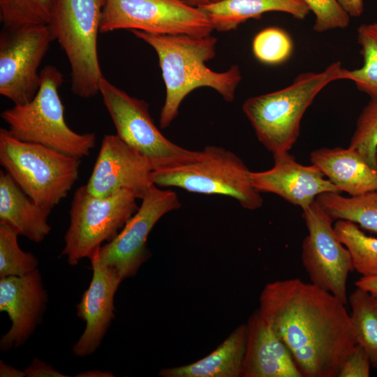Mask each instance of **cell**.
I'll list each match as a JSON object with an SVG mask.
<instances>
[{
    "label": "cell",
    "mask_w": 377,
    "mask_h": 377,
    "mask_svg": "<svg viewBox=\"0 0 377 377\" xmlns=\"http://www.w3.org/2000/svg\"><path fill=\"white\" fill-rule=\"evenodd\" d=\"M258 310L289 350L302 377H337L357 343L346 304L298 278L267 283Z\"/></svg>",
    "instance_id": "cell-1"
},
{
    "label": "cell",
    "mask_w": 377,
    "mask_h": 377,
    "mask_svg": "<svg viewBox=\"0 0 377 377\" xmlns=\"http://www.w3.org/2000/svg\"><path fill=\"white\" fill-rule=\"evenodd\" d=\"M131 31L150 45L158 56L165 87V101L159 116L161 128L172 124L182 101L198 88H212L227 102L235 99L242 79L239 67L232 65L225 71L216 72L206 65L216 55V38L212 35L198 37Z\"/></svg>",
    "instance_id": "cell-2"
},
{
    "label": "cell",
    "mask_w": 377,
    "mask_h": 377,
    "mask_svg": "<svg viewBox=\"0 0 377 377\" xmlns=\"http://www.w3.org/2000/svg\"><path fill=\"white\" fill-rule=\"evenodd\" d=\"M343 69L334 61L320 72L298 75L284 88L246 99L242 111L260 142L272 154L289 151L305 112L327 85L343 79Z\"/></svg>",
    "instance_id": "cell-3"
},
{
    "label": "cell",
    "mask_w": 377,
    "mask_h": 377,
    "mask_svg": "<svg viewBox=\"0 0 377 377\" xmlns=\"http://www.w3.org/2000/svg\"><path fill=\"white\" fill-rule=\"evenodd\" d=\"M39 89L29 102L3 110L1 117L18 140L36 143L82 159L96 146L94 133H80L66 124L59 89L64 76L52 65L40 71Z\"/></svg>",
    "instance_id": "cell-4"
},
{
    "label": "cell",
    "mask_w": 377,
    "mask_h": 377,
    "mask_svg": "<svg viewBox=\"0 0 377 377\" xmlns=\"http://www.w3.org/2000/svg\"><path fill=\"white\" fill-rule=\"evenodd\" d=\"M81 159L17 139L0 128V164L38 205L52 209L77 181Z\"/></svg>",
    "instance_id": "cell-5"
},
{
    "label": "cell",
    "mask_w": 377,
    "mask_h": 377,
    "mask_svg": "<svg viewBox=\"0 0 377 377\" xmlns=\"http://www.w3.org/2000/svg\"><path fill=\"white\" fill-rule=\"evenodd\" d=\"M251 172L232 151L209 145L198 151L191 161L154 170L153 182L158 187L228 196L243 208L256 210L263 206V199L252 184Z\"/></svg>",
    "instance_id": "cell-6"
},
{
    "label": "cell",
    "mask_w": 377,
    "mask_h": 377,
    "mask_svg": "<svg viewBox=\"0 0 377 377\" xmlns=\"http://www.w3.org/2000/svg\"><path fill=\"white\" fill-rule=\"evenodd\" d=\"M103 0H56L48 24L71 68V91L89 98L99 93L104 77L97 40Z\"/></svg>",
    "instance_id": "cell-7"
},
{
    "label": "cell",
    "mask_w": 377,
    "mask_h": 377,
    "mask_svg": "<svg viewBox=\"0 0 377 377\" xmlns=\"http://www.w3.org/2000/svg\"><path fill=\"white\" fill-rule=\"evenodd\" d=\"M137 199L128 189L98 197L89 193L85 185L77 188L61 251L68 263L76 265L82 259L90 258L104 242L114 239L138 210Z\"/></svg>",
    "instance_id": "cell-8"
},
{
    "label": "cell",
    "mask_w": 377,
    "mask_h": 377,
    "mask_svg": "<svg viewBox=\"0 0 377 377\" xmlns=\"http://www.w3.org/2000/svg\"><path fill=\"white\" fill-rule=\"evenodd\" d=\"M99 94L117 135L146 156L154 170L185 163L197 156L198 151L183 148L162 134L145 100L130 96L105 77L100 83Z\"/></svg>",
    "instance_id": "cell-9"
},
{
    "label": "cell",
    "mask_w": 377,
    "mask_h": 377,
    "mask_svg": "<svg viewBox=\"0 0 377 377\" xmlns=\"http://www.w3.org/2000/svg\"><path fill=\"white\" fill-rule=\"evenodd\" d=\"M121 29L198 37L214 31L204 11L184 0H103L100 32Z\"/></svg>",
    "instance_id": "cell-10"
},
{
    "label": "cell",
    "mask_w": 377,
    "mask_h": 377,
    "mask_svg": "<svg viewBox=\"0 0 377 377\" xmlns=\"http://www.w3.org/2000/svg\"><path fill=\"white\" fill-rule=\"evenodd\" d=\"M302 216L308 235L302 244L301 259L311 283L346 305L348 277L354 267L349 251L334 231V220L316 200L302 209Z\"/></svg>",
    "instance_id": "cell-11"
},
{
    "label": "cell",
    "mask_w": 377,
    "mask_h": 377,
    "mask_svg": "<svg viewBox=\"0 0 377 377\" xmlns=\"http://www.w3.org/2000/svg\"><path fill=\"white\" fill-rule=\"evenodd\" d=\"M54 40L48 24L4 29L0 35V94L14 105L31 101L41 77L38 68Z\"/></svg>",
    "instance_id": "cell-12"
},
{
    "label": "cell",
    "mask_w": 377,
    "mask_h": 377,
    "mask_svg": "<svg viewBox=\"0 0 377 377\" xmlns=\"http://www.w3.org/2000/svg\"><path fill=\"white\" fill-rule=\"evenodd\" d=\"M180 207L175 191L154 184L117 235L94 253L102 264L114 269L122 280L133 276L149 258L147 240L156 223Z\"/></svg>",
    "instance_id": "cell-13"
},
{
    "label": "cell",
    "mask_w": 377,
    "mask_h": 377,
    "mask_svg": "<svg viewBox=\"0 0 377 377\" xmlns=\"http://www.w3.org/2000/svg\"><path fill=\"white\" fill-rule=\"evenodd\" d=\"M151 162L117 135L102 139L91 176L85 185L88 191L105 197L121 190L132 191L142 199L154 185Z\"/></svg>",
    "instance_id": "cell-14"
},
{
    "label": "cell",
    "mask_w": 377,
    "mask_h": 377,
    "mask_svg": "<svg viewBox=\"0 0 377 377\" xmlns=\"http://www.w3.org/2000/svg\"><path fill=\"white\" fill-rule=\"evenodd\" d=\"M272 154V168L251 172L252 184L260 193L277 195L302 209L309 207L322 193H340L315 165L298 163L289 151Z\"/></svg>",
    "instance_id": "cell-15"
},
{
    "label": "cell",
    "mask_w": 377,
    "mask_h": 377,
    "mask_svg": "<svg viewBox=\"0 0 377 377\" xmlns=\"http://www.w3.org/2000/svg\"><path fill=\"white\" fill-rule=\"evenodd\" d=\"M47 302L38 269L22 276L0 278V311L6 312L11 321L10 330L0 340L1 351L25 343L40 323Z\"/></svg>",
    "instance_id": "cell-16"
},
{
    "label": "cell",
    "mask_w": 377,
    "mask_h": 377,
    "mask_svg": "<svg viewBox=\"0 0 377 377\" xmlns=\"http://www.w3.org/2000/svg\"><path fill=\"white\" fill-rule=\"evenodd\" d=\"M92 278L77 305V316L85 322V328L73 347V354L84 357L100 346L114 318V300L122 279L111 267L102 264L96 253L89 258Z\"/></svg>",
    "instance_id": "cell-17"
},
{
    "label": "cell",
    "mask_w": 377,
    "mask_h": 377,
    "mask_svg": "<svg viewBox=\"0 0 377 377\" xmlns=\"http://www.w3.org/2000/svg\"><path fill=\"white\" fill-rule=\"evenodd\" d=\"M246 328L242 377H302L289 350L258 309Z\"/></svg>",
    "instance_id": "cell-18"
},
{
    "label": "cell",
    "mask_w": 377,
    "mask_h": 377,
    "mask_svg": "<svg viewBox=\"0 0 377 377\" xmlns=\"http://www.w3.org/2000/svg\"><path fill=\"white\" fill-rule=\"evenodd\" d=\"M310 161L340 192L354 196L377 191V170L349 147L316 149L311 152Z\"/></svg>",
    "instance_id": "cell-19"
},
{
    "label": "cell",
    "mask_w": 377,
    "mask_h": 377,
    "mask_svg": "<svg viewBox=\"0 0 377 377\" xmlns=\"http://www.w3.org/2000/svg\"><path fill=\"white\" fill-rule=\"evenodd\" d=\"M52 209L36 203L5 171H0V222L36 243L49 235Z\"/></svg>",
    "instance_id": "cell-20"
},
{
    "label": "cell",
    "mask_w": 377,
    "mask_h": 377,
    "mask_svg": "<svg viewBox=\"0 0 377 377\" xmlns=\"http://www.w3.org/2000/svg\"><path fill=\"white\" fill-rule=\"evenodd\" d=\"M207 15L214 30L230 31L250 19L268 12H282L302 20L310 10L302 0H220L199 7Z\"/></svg>",
    "instance_id": "cell-21"
},
{
    "label": "cell",
    "mask_w": 377,
    "mask_h": 377,
    "mask_svg": "<svg viewBox=\"0 0 377 377\" xmlns=\"http://www.w3.org/2000/svg\"><path fill=\"white\" fill-rule=\"evenodd\" d=\"M246 323L238 326L222 343L193 363L161 369L163 377H242L246 346Z\"/></svg>",
    "instance_id": "cell-22"
},
{
    "label": "cell",
    "mask_w": 377,
    "mask_h": 377,
    "mask_svg": "<svg viewBox=\"0 0 377 377\" xmlns=\"http://www.w3.org/2000/svg\"><path fill=\"white\" fill-rule=\"evenodd\" d=\"M316 201L334 220L349 221L377 234V191L350 197L327 192L319 195Z\"/></svg>",
    "instance_id": "cell-23"
},
{
    "label": "cell",
    "mask_w": 377,
    "mask_h": 377,
    "mask_svg": "<svg viewBox=\"0 0 377 377\" xmlns=\"http://www.w3.org/2000/svg\"><path fill=\"white\" fill-rule=\"evenodd\" d=\"M348 302L357 341L368 354L371 367L377 369V297L357 287Z\"/></svg>",
    "instance_id": "cell-24"
},
{
    "label": "cell",
    "mask_w": 377,
    "mask_h": 377,
    "mask_svg": "<svg viewBox=\"0 0 377 377\" xmlns=\"http://www.w3.org/2000/svg\"><path fill=\"white\" fill-rule=\"evenodd\" d=\"M362 66L343 69V79L352 81L357 89L370 98L377 97V22L362 24L357 29Z\"/></svg>",
    "instance_id": "cell-25"
},
{
    "label": "cell",
    "mask_w": 377,
    "mask_h": 377,
    "mask_svg": "<svg viewBox=\"0 0 377 377\" xmlns=\"http://www.w3.org/2000/svg\"><path fill=\"white\" fill-rule=\"evenodd\" d=\"M334 231L349 251L354 270L362 276L377 274V237L367 235L355 223L338 219Z\"/></svg>",
    "instance_id": "cell-26"
},
{
    "label": "cell",
    "mask_w": 377,
    "mask_h": 377,
    "mask_svg": "<svg viewBox=\"0 0 377 377\" xmlns=\"http://www.w3.org/2000/svg\"><path fill=\"white\" fill-rule=\"evenodd\" d=\"M56 0H0L4 29L48 24Z\"/></svg>",
    "instance_id": "cell-27"
},
{
    "label": "cell",
    "mask_w": 377,
    "mask_h": 377,
    "mask_svg": "<svg viewBox=\"0 0 377 377\" xmlns=\"http://www.w3.org/2000/svg\"><path fill=\"white\" fill-rule=\"evenodd\" d=\"M19 235L12 227L0 222V278L22 276L37 269L38 260L20 249Z\"/></svg>",
    "instance_id": "cell-28"
},
{
    "label": "cell",
    "mask_w": 377,
    "mask_h": 377,
    "mask_svg": "<svg viewBox=\"0 0 377 377\" xmlns=\"http://www.w3.org/2000/svg\"><path fill=\"white\" fill-rule=\"evenodd\" d=\"M348 147L376 170L377 97L371 98L360 112Z\"/></svg>",
    "instance_id": "cell-29"
},
{
    "label": "cell",
    "mask_w": 377,
    "mask_h": 377,
    "mask_svg": "<svg viewBox=\"0 0 377 377\" xmlns=\"http://www.w3.org/2000/svg\"><path fill=\"white\" fill-rule=\"evenodd\" d=\"M293 40L288 33L279 27L261 30L253 38L252 51L261 63L277 65L286 61L291 55Z\"/></svg>",
    "instance_id": "cell-30"
},
{
    "label": "cell",
    "mask_w": 377,
    "mask_h": 377,
    "mask_svg": "<svg viewBox=\"0 0 377 377\" xmlns=\"http://www.w3.org/2000/svg\"><path fill=\"white\" fill-rule=\"evenodd\" d=\"M315 15L313 30L318 33L345 29L350 22L349 15L337 0H302Z\"/></svg>",
    "instance_id": "cell-31"
},
{
    "label": "cell",
    "mask_w": 377,
    "mask_h": 377,
    "mask_svg": "<svg viewBox=\"0 0 377 377\" xmlns=\"http://www.w3.org/2000/svg\"><path fill=\"white\" fill-rule=\"evenodd\" d=\"M371 367L368 354L357 343L344 360L337 377H369Z\"/></svg>",
    "instance_id": "cell-32"
},
{
    "label": "cell",
    "mask_w": 377,
    "mask_h": 377,
    "mask_svg": "<svg viewBox=\"0 0 377 377\" xmlns=\"http://www.w3.org/2000/svg\"><path fill=\"white\" fill-rule=\"evenodd\" d=\"M28 377H66L67 376L56 370L50 364L36 357L29 366L24 370Z\"/></svg>",
    "instance_id": "cell-33"
},
{
    "label": "cell",
    "mask_w": 377,
    "mask_h": 377,
    "mask_svg": "<svg viewBox=\"0 0 377 377\" xmlns=\"http://www.w3.org/2000/svg\"><path fill=\"white\" fill-rule=\"evenodd\" d=\"M350 17H359L364 11L363 0H337Z\"/></svg>",
    "instance_id": "cell-34"
},
{
    "label": "cell",
    "mask_w": 377,
    "mask_h": 377,
    "mask_svg": "<svg viewBox=\"0 0 377 377\" xmlns=\"http://www.w3.org/2000/svg\"><path fill=\"white\" fill-rule=\"evenodd\" d=\"M356 287L361 288L377 297V274L361 276L356 282Z\"/></svg>",
    "instance_id": "cell-35"
},
{
    "label": "cell",
    "mask_w": 377,
    "mask_h": 377,
    "mask_svg": "<svg viewBox=\"0 0 377 377\" xmlns=\"http://www.w3.org/2000/svg\"><path fill=\"white\" fill-rule=\"evenodd\" d=\"M0 376L1 377H24L26 376L24 371H21L10 364H7L0 360Z\"/></svg>",
    "instance_id": "cell-36"
},
{
    "label": "cell",
    "mask_w": 377,
    "mask_h": 377,
    "mask_svg": "<svg viewBox=\"0 0 377 377\" xmlns=\"http://www.w3.org/2000/svg\"><path fill=\"white\" fill-rule=\"evenodd\" d=\"M76 376L80 377H112L114 375L108 371H102L101 370H90L80 373Z\"/></svg>",
    "instance_id": "cell-37"
},
{
    "label": "cell",
    "mask_w": 377,
    "mask_h": 377,
    "mask_svg": "<svg viewBox=\"0 0 377 377\" xmlns=\"http://www.w3.org/2000/svg\"><path fill=\"white\" fill-rule=\"evenodd\" d=\"M188 4L194 7H201L211 3L212 0H184Z\"/></svg>",
    "instance_id": "cell-38"
},
{
    "label": "cell",
    "mask_w": 377,
    "mask_h": 377,
    "mask_svg": "<svg viewBox=\"0 0 377 377\" xmlns=\"http://www.w3.org/2000/svg\"><path fill=\"white\" fill-rule=\"evenodd\" d=\"M220 1V0H212L211 2H216V1Z\"/></svg>",
    "instance_id": "cell-39"
},
{
    "label": "cell",
    "mask_w": 377,
    "mask_h": 377,
    "mask_svg": "<svg viewBox=\"0 0 377 377\" xmlns=\"http://www.w3.org/2000/svg\"><path fill=\"white\" fill-rule=\"evenodd\" d=\"M376 170H377V153H376Z\"/></svg>",
    "instance_id": "cell-40"
}]
</instances>
